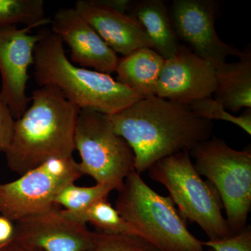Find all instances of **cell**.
I'll return each mask as SVG.
<instances>
[{
  "mask_svg": "<svg viewBox=\"0 0 251 251\" xmlns=\"http://www.w3.org/2000/svg\"><path fill=\"white\" fill-rule=\"evenodd\" d=\"M117 134L135 155L140 175L162 158L182 151L211 138L212 122L198 117L189 105L154 97L140 99L109 115Z\"/></svg>",
  "mask_w": 251,
  "mask_h": 251,
  "instance_id": "6da1fadb",
  "label": "cell"
},
{
  "mask_svg": "<svg viewBox=\"0 0 251 251\" xmlns=\"http://www.w3.org/2000/svg\"><path fill=\"white\" fill-rule=\"evenodd\" d=\"M31 105L15 122L5 152L11 171L23 175L50 159L73 156L80 109L53 86L32 92Z\"/></svg>",
  "mask_w": 251,
  "mask_h": 251,
  "instance_id": "7a4b0ae2",
  "label": "cell"
},
{
  "mask_svg": "<svg viewBox=\"0 0 251 251\" xmlns=\"http://www.w3.org/2000/svg\"><path fill=\"white\" fill-rule=\"evenodd\" d=\"M34 50V77L40 87L53 86L80 110L114 115L141 99L110 75L78 67L68 59L64 43L49 29L39 31Z\"/></svg>",
  "mask_w": 251,
  "mask_h": 251,
  "instance_id": "3957f363",
  "label": "cell"
},
{
  "mask_svg": "<svg viewBox=\"0 0 251 251\" xmlns=\"http://www.w3.org/2000/svg\"><path fill=\"white\" fill-rule=\"evenodd\" d=\"M115 209L139 237L160 251H205L171 197L161 196L134 171L118 190Z\"/></svg>",
  "mask_w": 251,
  "mask_h": 251,
  "instance_id": "277c9868",
  "label": "cell"
},
{
  "mask_svg": "<svg viewBox=\"0 0 251 251\" xmlns=\"http://www.w3.org/2000/svg\"><path fill=\"white\" fill-rule=\"evenodd\" d=\"M148 171L151 179L166 186L181 216L199 225L209 240L234 234L223 216L224 206L217 190L201 177L193 166L189 151L162 158Z\"/></svg>",
  "mask_w": 251,
  "mask_h": 251,
  "instance_id": "5b68a950",
  "label": "cell"
},
{
  "mask_svg": "<svg viewBox=\"0 0 251 251\" xmlns=\"http://www.w3.org/2000/svg\"><path fill=\"white\" fill-rule=\"evenodd\" d=\"M200 175L217 190L233 234L247 226L251 209V151L234 150L224 140L212 137L190 151Z\"/></svg>",
  "mask_w": 251,
  "mask_h": 251,
  "instance_id": "8992f818",
  "label": "cell"
},
{
  "mask_svg": "<svg viewBox=\"0 0 251 251\" xmlns=\"http://www.w3.org/2000/svg\"><path fill=\"white\" fill-rule=\"evenodd\" d=\"M74 143L81 158V173L90 175L97 184H109L118 191L135 170L133 150L117 134L106 114L80 110Z\"/></svg>",
  "mask_w": 251,
  "mask_h": 251,
  "instance_id": "52a82bcc",
  "label": "cell"
},
{
  "mask_svg": "<svg viewBox=\"0 0 251 251\" xmlns=\"http://www.w3.org/2000/svg\"><path fill=\"white\" fill-rule=\"evenodd\" d=\"M82 175L73 156L50 159L18 179L0 184V214L17 222L57 209L59 193Z\"/></svg>",
  "mask_w": 251,
  "mask_h": 251,
  "instance_id": "ba28073f",
  "label": "cell"
},
{
  "mask_svg": "<svg viewBox=\"0 0 251 251\" xmlns=\"http://www.w3.org/2000/svg\"><path fill=\"white\" fill-rule=\"evenodd\" d=\"M216 2L212 0H174L169 10L173 29L183 45L215 68L242 52L226 44L216 32Z\"/></svg>",
  "mask_w": 251,
  "mask_h": 251,
  "instance_id": "9c48e42d",
  "label": "cell"
},
{
  "mask_svg": "<svg viewBox=\"0 0 251 251\" xmlns=\"http://www.w3.org/2000/svg\"><path fill=\"white\" fill-rule=\"evenodd\" d=\"M31 28L17 25L0 27V96L15 120L22 116L31 99L26 94L28 70L34 62V48L39 33L29 34Z\"/></svg>",
  "mask_w": 251,
  "mask_h": 251,
  "instance_id": "30bf717a",
  "label": "cell"
},
{
  "mask_svg": "<svg viewBox=\"0 0 251 251\" xmlns=\"http://www.w3.org/2000/svg\"><path fill=\"white\" fill-rule=\"evenodd\" d=\"M216 90V68L181 44L165 59L156 87V97L189 104L209 98Z\"/></svg>",
  "mask_w": 251,
  "mask_h": 251,
  "instance_id": "8fae6325",
  "label": "cell"
},
{
  "mask_svg": "<svg viewBox=\"0 0 251 251\" xmlns=\"http://www.w3.org/2000/svg\"><path fill=\"white\" fill-rule=\"evenodd\" d=\"M14 237L34 251H85L94 232L66 217L60 209L16 222Z\"/></svg>",
  "mask_w": 251,
  "mask_h": 251,
  "instance_id": "7c38bea8",
  "label": "cell"
},
{
  "mask_svg": "<svg viewBox=\"0 0 251 251\" xmlns=\"http://www.w3.org/2000/svg\"><path fill=\"white\" fill-rule=\"evenodd\" d=\"M52 31L71 50L73 62L103 74H113L118 56L75 8H62L52 20Z\"/></svg>",
  "mask_w": 251,
  "mask_h": 251,
  "instance_id": "4fadbf2b",
  "label": "cell"
},
{
  "mask_svg": "<svg viewBox=\"0 0 251 251\" xmlns=\"http://www.w3.org/2000/svg\"><path fill=\"white\" fill-rule=\"evenodd\" d=\"M74 8L117 54L124 57L142 48L153 49L139 23L112 7L108 0H78Z\"/></svg>",
  "mask_w": 251,
  "mask_h": 251,
  "instance_id": "5bb4252c",
  "label": "cell"
},
{
  "mask_svg": "<svg viewBox=\"0 0 251 251\" xmlns=\"http://www.w3.org/2000/svg\"><path fill=\"white\" fill-rule=\"evenodd\" d=\"M126 14L143 28L153 49L167 59L179 50L181 43L173 29L169 10L161 0L130 1Z\"/></svg>",
  "mask_w": 251,
  "mask_h": 251,
  "instance_id": "9a60e30c",
  "label": "cell"
},
{
  "mask_svg": "<svg viewBox=\"0 0 251 251\" xmlns=\"http://www.w3.org/2000/svg\"><path fill=\"white\" fill-rule=\"evenodd\" d=\"M165 59L150 48H142L119 59L116 80L142 99L156 96Z\"/></svg>",
  "mask_w": 251,
  "mask_h": 251,
  "instance_id": "2e32d148",
  "label": "cell"
},
{
  "mask_svg": "<svg viewBox=\"0 0 251 251\" xmlns=\"http://www.w3.org/2000/svg\"><path fill=\"white\" fill-rule=\"evenodd\" d=\"M216 71V101L234 113L242 108H251V52H243L239 61L226 62Z\"/></svg>",
  "mask_w": 251,
  "mask_h": 251,
  "instance_id": "e0dca14e",
  "label": "cell"
},
{
  "mask_svg": "<svg viewBox=\"0 0 251 251\" xmlns=\"http://www.w3.org/2000/svg\"><path fill=\"white\" fill-rule=\"evenodd\" d=\"M107 198L99 200L87 210L77 214H71L64 209L61 211L66 217L73 221L85 225L90 223L98 228L99 232L138 236L134 227L120 216Z\"/></svg>",
  "mask_w": 251,
  "mask_h": 251,
  "instance_id": "ac0fdd59",
  "label": "cell"
},
{
  "mask_svg": "<svg viewBox=\"0 0 251 251\" xmlns=\"http://www.w3.org/2000/svg\"><path fill=\"white\" fill-rule=\"evenodd\" d=\"M51 23L43 0H0V27L23 24L33 29Z\"/></svg>",
  "mask_w": 251,
  "mask_h": 251,
  "instance_id": "d6986e66",
  "label": "cell"
},
{
  "mask_svg": "<svg viewBox=\"0 0 251 251\" xmlns=\"http://www.w3.org/2000/svg\"><path fill=\"white\" fill-rule=\"evenodd\" d=\"M113 186L97 184L92 186H79L74 183L65 186L55 198L54 204L65 208L71 214H77L87 210L91 205L102 198H108Z\"/></svg>",
  "mask_w": 251,
  "mask_h": 251,
  "instance_id": "ffe728a7",
  "label": "cell"
},
{
  "mask_svg": "<svg viewBox=\"0 0 251 251\" xmlns=\"http://www.w3.org/2000/svg\"><path fill=\"white\" fill-rule=\"evenodd\" d=\"M85 251H160L146 239L128 234L94 232L92 244Z\"/></svg>",
  "mask_w": 251,
  "mask_h": 251,
  "instance_id": "44dd1931",
  "label": "cell"
},
{
  "mask_svg": "<svg viewBox=\"0 0 251 251\" xmlns=\"http://www.w3.org/2000/svg\"><path fill=\"white\" fill-rule=\"evenodd\" d=\"M190 108L196 115L207 120H221L240 127L248 134H251V109L247 110L240 116H235L227 110L215 99L209 97L201 99L189 104Z\"/></svg>",
  "mask_w": 251,
  "mask_h": 251,
  "instance_id": "7402d4cb",
  "label": "cell"
},
{
  "mask_svg": "<svg viewBox=\"0 0 251 251\" xmlns=\"http://www.w3.org/2000/svg\"><path fill=\"white\" fill-rule=\"evenodd\" d=\"M213 251H251V226H246L240 232L224 239L202 242Z\"/></svg>",
  "mask_w": 251,
  "mask_h": 251,
  "instance_id": "603a6c76",
  "label": "cell"
},
{
  "mask_svg": "<svg viewBox=\"0 0 251 251\" xmlns=\"http://www.w3.org/2000/svg\"><path fill=\"white\" fill-rule=\"evenodd\" d=\"M16 120L0 96V153L6 152L12 138Z\"/></svg>",
  "mask_w": 251,
  "mask_h": 251,
  "instance_id": "cb8c5ba5",
  "label": "cell"
},
{
  "mask_svg": "<svg viewBox=\"0 0 251 251\" xmlns=\"http://www.w3.org/2000/svg\"><path fill=\"white\" fill-rule=\"evenodd\" d=\"M15 226L7 218L0 215V245L14 237Z\"/></svg>",
  "mask_w": 251,
  "mask_h": 251,
  "instance_id": "d4e9b609",
  "label": "cell"
},
{
  "mask_svg": "<svg viewBox=\"0 0 251 251\" xmlns=\"http://www.w3.org/2000/svg\"><path fill=\"white\" fill-rule=\"evenodd\" d=\"M0 251H34L30 248L19 242L14 237L4 244L0 245Z\"/></svg>",
  "mask_w": 251,
  "mask_h": 251,
  "instance_id": "484cf974",
  "label": "cell"
},
{
  "mask_svg": "<svg viewBox=\"0 0 251 251\" xmlns=\"http://www.w3.org/2000/svg\"><path fill=\"white\" fill-rule=\"evenodd\" d=\"M210 251H213L212 250Z\"/></svg>",
  "mask_w": 251,
  "mask_h": 251,
  "instance_id": "4316f807",
  "label": "cell"
}]
</instances>
